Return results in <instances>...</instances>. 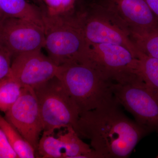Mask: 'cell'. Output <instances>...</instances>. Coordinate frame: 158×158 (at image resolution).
Wrapping results in <instances>:
<instances>
[{"label": "cell", "instance_id": "15", "mask_svg": "<svg viewBox=\"0 0 158 158\" xmlns=\"http://www.w3.org/2000/svg\"><path fill=\"white\" fill-rule=\"evenodd\" d=\"M139 76L145 85L158 96V59L138 51Z\"/></svg>", "mask_w": 158, "mask_h": 158}, {"label": "cell", "instance_id": "14", "mask_svg": "<svg viewBox=\"0 0 158 158\" xmlns=\"http://www.w3.org/2000/svg\"><path fill=\"white\" fill-rule=\"evenodd\" d=\"M0 127L6 134L11 147L19 158H34L36 151L5 117L0 114Z\"/></svg>", "mask_w": 158, "mask_h": 158}, {"label": "cell", "instance_id": "2", "mask_svg": "<svg viewBox=\"0 0 158 158\" xmlns=\"http://www.w3.org/2000/svg\"><path fill=\"white\" fill-rule=\"evenodd\" d=\"M43 23L44 48L56 65L85 62L89 47L84 35L81 15L76 6L71 11L55 15L43 10Z\"/></svg>", "mask_w": 158, "mask_h": 158}, {"label": "cell", "instance_id": "1", "mask_svg": "<svg viewBox=\"0 0 158 158\" xmlns=\"http://www.w3.org/2000/svg\"><path fill=\"white\" fill-rule=\"evenodd\" d=\"M115 98L94 110L82 113L74 129L90 140L98 158L129 157L150 132L123 113Z\"/></svg>", "mask_w": 158, "mask_h": 158}, {"label": "cell", "instance_id": "18", "mask_svg": "<svg viewBox=\"0 0 158 158\" xmlns=\"http://www.w3.org/2000/svg\"><path fill=\"white\" fill-rule=\"evenodd\" d=\"M37 154L43 158H64V149L62 142L53 135L43 133L38 142Z\"/></svg>", "mask_w": 158, "mask_h": 158}, {"label": "cell", "instance_id": "25", "mask_svg": "<svg viewBox=\"0 0 158 158\" xmlns=\"http://www.w3.org/2000/svg\"><path fill=\"white\" fill-rule=\"evenodd\" d=\"M157 158H158V155L157 156Z\"/></svg>", "mask_w": 158, "mask_h": 158}, {"label": "cell", "instance_id": "17", "mask_svg": "<svg viewBox=\"0 0 158 158\" xmlns=\"http://www.w3.org/2000/svg\"><path fill=\"white\" fill-rule=\"evenodd\" d=\"M23 87L11 77L9 76L0 82V111L6 113L18 98Z\"/></svg>", "mask_w": 158, "mask_h": 158}, {"label": "cell", "instance_id": "9", "mask_svg": "<svg viewBox=\"0 0 158 158\" xmlns=\"http://www.w3.org/2000/svg\"><path fill=\"white\" fill-rule=\"evenodd\" d=\"M5 114V118L32 145L37 153L43 127L34 89L23 88L19 98Z\"/></svg>", "mask_w": 158, "mask_h": 158}, {"label": "cell", "instance_id": "3", "mask_svg": "<svg viewBox=\"0 0 158 158\" xmlns=\"http://www.w3.org/2000/svg\"><path fill=\"white\" fill-rule=\"evenodd\" d=\"M56 77L62 82L80 115L114 98L112 90L114 82L87 63L70 62L59 65Z\"/></svg>", "mask_w": 158, "mask_h": 158}, {"label": "cell", "instance_id": "7", "mask_svg": "<svg viewBox=\"0 0 158 158\" xmlns=\"http://www.w3.org/2000/svg\"><path fill=\"white\" fill-rule=\"evenodd\" d=\"M113 96L134 116L138 124L150 132L158 130V96L141 80L112 85Z\"/></svg>", "mask_w": 158, "mask_h": 158}, {"label": "cell", "instance_id": "13", "mask_svg": "<svg viewBox=\"0 0 158 158\" xmlns=\"http://www.w3.org/2000/svg\"><path fill=\"white\" fill-rule=\"evenodd\" d=\"M58 136L63 145L64 158H98L96 153L81 139L72 126Z\"/></svg>", "mask_w": 158, "mask_h": 158}, {"label": "cell", "instance_id": "5", "mask_svg": "<svg viewBox=\"0 0 158 158\" xmlns=\"http://www.w3.org/2000/svg\"><path fill=\"white\" fill-rule=\"evenodd\" d=\"M88 47L87 58L83 63L90 65L106 78L120 84L141 80L138 58L126 48L105 43Z\"/></svg>", "mask_w": 158, "mask_h": 158}, {"label": "cell", "instance_id": "4", "mask_svg": "<svg viewBox=\"0 0 158 158\" xmlns=\"http://www.w3.org/2000/svg\"><path fill=\"white\" fill-rule=\"evenodd\" d=\"M34 89L39 105L43 133L53 135L59 129L69 126L74 128L80 112L57 77Z\"/></svg>", "mask_w": 158, "mask_h": 158}, {"label": "cell", "instance_id": "26", "mask_svg": "<svg viewBox=\"0 0 158 158\" xmlns=\"http://www.w3.org/2000/svg\"><path fill=\"white\" fill-rule=\"evenodd\" d=\"M1 81H0V82H1Z\"/></svg>", "mask_w": 158, "mask_h": 158}, {"label": "cell", "instance_id": "16", "mask_svg": "<svg viewBox=\"0 0 158 158\" xmlns=\"http://www.w3.org/2000/svg\"><path fill=\"white\" fill-rule=\"evenodd\" d=\"M131 37L139 50L158 59V25L147 31L131 33Z\"/></svg>", "mask_w": 158, "mask_h": 158}, {"label": "cell", "instance_id": "23", "mask_svg": "<svg viewBox=\"0 0 158 158\" xmlns=\"http://www.w3.org/2000/svg\"><path fill=\"white\" fill-rule=\"evenodd\" d=\"M4 16H4V15H3V13H2V11L0 10V19L4 17Z\"/></svg>", "mask_w": 158, "mask_h": 158}, {"label": "cell", "instance_id": "22", "mask_svg": "<svg viewBox=\"0 0 158 158\" xmlns=\"http://www.w3.org/2000/svg\"><path fill=\"white\" fill-rule=\"evenodd\" d=\"M150 9L158 19V0H144Z\"/></svg>", "mask_w": 158, "mask_h": 158}, {"label": "cell", "instance_id": "24", "mask_svg": "<svg viewBox=\"0 0 158 158\" xmlns=\"http://www.w3.org/2000/svg\"><path fill=\"white\" fill-rule=\"evenodd\" d=\"M32 1H34V2H39L40 1V0H32Z\"/></svg>", "mask_w": 158, "mask_h": 158}, {"label": "cell", "instance_id": "10", "mask_svg": "<svg viewBox=\"0 0 158 158\" xmlns=\"http://www.w3.org/2000/svg\"><path fill=\"white\" fill-rule=\"evenodd\" d=\"M59 66L41 50L32 51L14 57L9 76L23 88L34 89L56 77Z\"/></svg>", "mask_w": 158, "mask_h": 158}, {"label": "cell", "instance_id": "12", "mask_svg": "<svg viewBox=\"0 0 158 158\" xmlns=\"http://www.w3.org/2000/svg\"><path fill=\"white\" fill-rule=\"evenodd\" d=\"M0 10L6 17L29 21L43 27V10L26 0H0Z\"/></svg>", "mask_w": 158, "mask_h": 158}, {"label": "cell", "instance_id": "21", "mask_svg": "<svg viewBox=\"0 0 158 158\" xmlns=\"http://www.w3.org/2000/svg\"><path fill=\"white\" fill-rule=\"evenodd\" d=\"M0 158H19L11 147L6 134L0 127Z\"/></svg>", "mask_w": 158, "mask_h": 158}, {"label": "cell", "instance_id": "6", "mask_svg": "<svg viewBox=\"0 0 158 158\" xmlns=\"http://www.w3.org/2000/svg\"><path fill=\"white\" fill-rule=\"evenodd\" d=\"M78 10L88 46L97 44H117L126 48L137 57L139 49L130 32L107 11L94 2Z\"/></svg>", "mask_w": 158, "mask_h": 158}, {"label": "cell", "instance_id": "19", "mask_svg": "<svg viewBox=\"0 0 158 158\" xmlns=\"http://www.w3.org/2000/svg\"><path fill=\"white\" fill-rule=\"evenodd\" d=\"M46 6V12L49 15L62 14L73 10L77 0H43Z\"/></svg>", "mask_w": 158, "mask_h": 158}, {"label": "cell", "instance_id": "11", "mask_svg": "<svg viewBox=\"0 0 158 158\" xmlns=\"http://www.w3.org/2000/svg\"><path fill=\"white\" fill-rule=\"evenodd\" d=\"M94 2L124 26L130 35L149 30L158 25V19L144 0H96Z\"/></svg>", "mask_w": 158, "mask_h": 158}, {"label": "cell", "instance_id": "20", "mask_svg": "<svg viewBox=\"0 0 158 158\" xmlns=\"http://www.w3.org/2000/svg\"><path fill=\"white\" fill-rule=\"evenodd\" d=\"M12 58L10 52L0 44V81L9 76Z\"/></svg>", "mask_w": 158, "mask_h": 158}, {"label": "cell", "instance_id": "8", "mask_svg": "<svg viewBox=\"0 0 158 158\" xmlns=\"http://www.w3.org/2000/svg\"><path fill=\"white\" fill-rule=\"evenodd\" d=\"M0 44L13 58L19 54L44 48L43 28L20 19L4 16L0 19Z\"/></svg>", "mask_w": 158, "mask_h": 158}]
</instances>
